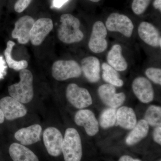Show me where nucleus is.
<instances>
[{
    "instance_id": "f257e3e1",
    "label": "nucleus",
    "mask_w": 161,
    "mask_h": 161,
    "mask_svg": "<svg viewBox=\"0 0 161 161\" xmlns=\"http://www.w3.org/2000/svg\"><path fill=\"white\" fill-rule=\"evenodd\" d=\"M58 29V39L66 44L78 43L83 40L84 34L80 29V23L78 18L70 14L61 15Z\"/></svg>"
},
{
    "instance_id": "f03ea898",
    "label": "nucleus",
    "mask_w": 161,
    "mask_h": 161,
    "mask_svg": "<svg viewBox=\"0 0 161 161\" xmlns=\"http://www.w3.org/2000/svg\"><path fill=\"white\" fill-rule=\"evenodd\" d=\"M19 82L9 86L8 92L10 96L22 103L30 102L34 97L33 76L29 70H21Z\"/></svg>"
},
{
    "instance_id": "7ed1b4c3",
    "label": "nucleus",
    "mask_w": 161,
    "mask_h": 161,
    "mask_svg": "<svg viewBox=\"0 0 161 161\" xmlns=\"http://www.w3.org/2000/svg\"><path fill=\"white\" fill-rule=\"evenodd\" d=\"M62 152L65 161H80L82 155L81 139L74 128L65 131L62 144Z\"/></svg>"
},
{
    "instance_id": "20e7f679",
    "label": "nucleus",
    "mask_w": 161,
    "mask_h": 161,
    "mask_svg": "<svg viewBox=\"0 0 161 161\" xmlns=\"http://www.w3.org/2000/svg\"><path fill=\"white\" fill-rule=\"evenodd\" d=\"M81 67L74 60H58L53 64L52 76L56 80L62 81L77 78L81 75Z\"/></svg>"
},
{
    "instance_id": "39448f33",
    "label": "nucleus",
    "mask_w": 161,
    "mask_h": 161,
    "mask_svg": "<svg viewBox=\"0 0 161 161\" xmlns=\"http://www.w3.org/2000/svg\"><path fill=\"white\" fill-rule=\"evenodd\" d=\"M105 26L109 31L118 32L128 38L132 36L134 29V25L130 18L117 13L110 15L107 19Z\"/></svg>"
},
{
    "instance_id": "423d86ee",
    "label": "nucleus",
    "mask_w": 161,
    "mask_h": 161,
    "mask_svg": "<svg viewBox=\"0 0 161 161\" xmlns=\"http://www.w3.org/2000/svg\"><path fill=\"white\" fill-rule=\"evenodd\" d=\"M66 96L70 103L77 108H84L92 103V96L88 91L75 83H71L68 86Z\"/></svg>"
},
{
    "instance_id": "0eeeda50",
    "label": "nucleus",
    "mask_w": 161,
    "mask_h": 161,
    "mask_svg": "<svg viewBox=\"0 0 161 161\" xmlns=\"http://www.w3.org/2000/svg\"><path fill=\"white\" fill-rule=\"evenodd\" d=\"M107 34L106 27L102 22L97 21L94 23L88 43L89 47L92 52L100 53L107 49Z\"/></svg>"
},
{
    "instance_id": "6e6552de",
    "label": "nucleus",
    "mask_w": 161,
    "mask_h": 161,
    "mask_svg": "<svg viewBox=\"0 0 161 161\" xmlns=\"http://www.w3.org/2000/svg\"><path fill=\"white\" fill-rule=\"evenodd\" d=\"M0 108L3 111L5 118L8 120L23 117L27 112L23 103L11 96H6L0 100Z\"/></svg>"
},
{
    "instance_id": "1a4fd4ad",
    "label": "nucleus",
    "mask_w": 161,
    "mask_h": 161,
    "mask_svg": "<svg viewBox=\"0 0 161 161\" xmlns=\"http://www.w3.org/2000/svg\"><path fill=\"white\" fill-rule=\"evenodd\" d=\"M44 146L50 155L58 157L62 152L63 137L61 132L55 127L47 128L43 133Z\"/></svg>"
},
{
    "instance_id": "9d476101",
    "label": "nucleus",
    "mask_w": 161,
    "mask_h": 161,
    "mask_svg": "<svg viewBox=\"0 0 161 161\" xmlns=\"http://www.w3.org/2000/svg\"><path fill=\"white\" fill-rule=\"evenodd\" d=\"M51 19L41 18L35 21L30 32V40L34 46H39L53 29Z\"/></svg>"
},
{
    "instance_id": "9b49d317",
    "label": "nucleus",
    "mask_w": 161,
    "mask_h": 161,
    "mask_svg": "<svg viewBox=\"0 0 161 161\" xmlns=\"http://www.w3.org/2000/svg\"><path fill=\"white\" fill-rule=\"evenodd\" d=\"M98 94L104 103L115 108L121 106L126 98L124 93H116L115 86L109 84L100 86L98 89Z\"/></svg>"
},
{
    "instance_id": "f8f14e48",
    "label": "nucleus",
    "mask_w": 161,
    "mask_h": 161,
    "mask_svg": "<svg viewBox=\"0 0 161 161\" xmlns=\"http://www.w3.org/2000/svg\"><path fill=\"white\" fill-rule=\"evenodd\" d=\"M35 22L34 19L28 15L19 19L15 23L14 28L12 32V37L17 39L20 44H25L30 41V32Z\"/></svg>"
},
{
    "instance_id": "ddd939ff",
    "label": "nucleus",
    "mask_w": 161,
    "mask_h": 161,
    "mask_svg": "<svg viewBox=\"0 0 161 161\" xmlns=\"http://www.w3.org/2000/svg\"><path fill=\"white\" fill-rule=\"evenodd\" d=\"M75 123L84 128L87 134L93 136L98 133L99 126L94 113L87 109L79 110L75 115Z\"/></svg>"
},
{
    "instance_id": "4468645a",
    "label": "nucleus",
    "mask_w": 161,
    "mask_h": 161,
    "mask_svg": "<svg viewBox=\"0 0 161 161\" xmlns=\"http://www.w3.org/2000/svg\"><path fill=\"white\" fill-rule=\"evenodd\" d=\"M132 88L137 98L143 103H149L154 97V92L151 82L147 78L138 77L132 84Z\"/></svg>"
},
{
    "instance_id": "2eb2a0df",
    "label": "nucleus",
    "mask_w": 161,
    "mask_h": 161,
    "mask_svg": "<svg viewBox=\"0 0 161 161\" xmlns=\"http://www.w3.org/2000/svg\"><path fill=\"white\" fill-rule=\"evenodd\" d=\"M138 34L141 40L153 47H161L159 31L154 25L147 22H142L138 28Z\"/></svg>"
},
{
    "instance_id": "dca6fc26",
    "label": "nucleus",
    "mask_w": 161,
    "mask_h": 161,
    "mask_svg": "<svg viewBox=\"0 0 161 161\" xmlns=\"http://www.w3.org/2000/svg\"><path fill=\"white\" fill-rule=\"evenodd\" d=\"M42 131L41 126L36 124L20 129L15 133L14 137L23 146H29L40 140Z\"/></svg>"
},
{
    "instance_id": "f3484780",
    "label": "nucleus",
    "mask_w": 161,
    "mask_h": 161,
    "mask_svg": "<svg viewBox=\"0 0 161 161\" xmlns=\"http://www.w3.org/2000/svg\"><path fill=\"white\" fill-rule=\"evenodd\" d=\"M81 69L87 80L91 83L97 82L100 79V61L96 57L83 58L81 61Z\"/></svg>"
},
{
    "instance_id": "a211bd4d",
    "label": "nucleus",
    "mask_w": 161,
    "mask_h": 161,
    "mask_svg": "<svg viewBox=\"0 0 161 161\" xmlns=\"http://www.w3.org/2000/svg\"><path fill=\"white\" fill-rule=\"evenodd\" d=\"M136 123V115L132 108L122 107L116 111L115 126H119L126 130H131L135 126Z\"/></svg>"
},
{
    "instance_id": "6ab92c4d",
    "label": "nucleus",
    "mask_w": 161,
    "mask_h": 161,
    "mask_svg": "<svg viewBox=\"0 0 161 161\" xmlns=\"http://www.w3.org/2000/svg\"><path fill=\"white\" fill-rule=\"evenodd\" d=\"M9 152L13 161H39L37 156L31 150L21 144H12Z\"/></svg>"
},
{
    "instance_id": "aec40b11",
    "label": "nucleus",
    "mask_w": 161,
    "mask_h": 161,
    "mask_svg": "<svg viewBox=\"0 0 161 161\" xmlns=\"http://www.w3.org/2000/svg\"><path fill=\"white\" fill-rule=\"evenodd\" d=\"M122 49L119 44H115L108 53V64L117 71H124L128 67L126 60L122 53Z\"/></svg>"
},
{
    "instance_id": "412c9836",
    "label": "nucleus",
    "mask_w": 161,
    "mask_h": 161,
    "mask_svg": "<svg viewBox=\"0 0 161 161\" xmlns=\"http://www.w3.org/2000/svg\"><path fill=\"white\" fill-rule=\"evenodd\" d=\"M149 125L145 119L139 121L126 139V143L129 146L135 145L147 136Z\"/></svg>"
},
{
    "instance_id": "4be33fe9",
    "label": "nucleus",
    "mask_w": 161,
    "mask_h": 161,
    "mask_svg": "<svg viewBox=\"0 0 161 161\" xmlns=\"http://www.w3.org/2000/svg\"><path fill=\"white\" fill-rule=\"evenodd\" d=\"M15 45L14 42L9 40L7 43L6 48L4 52L6 63L9 68L12 69L16 71L26 69L28 67V64L26 60H21L20 61L14 60L12 56L13 48Z\"/></svg>"
},
{
    "instance_id": "5701e85b",
    "label": "nucleus",
    "mask_w": 161,
    "mask_h": 161,
    "mask_svg": "<svg viewBox=\"0 0 161 161\" xmlns=\"http://www.w3.org/2000/svg\"><path fill=\"white\" fill-rule=\"evenodd\" d=\"M102 68V78L106 82L115 86L121 87L123 86L124 81L120 79L117 71L107 63L103 64Z\"/></svg>"
},
{
    "instance_id": "b1692460",
    "label": "nucleus",
    "mask_w": 161,
    "mask_h": 161,
    "mask_svg": "<svg viewBox=\"0 0 161 161\" xmlns=\"http://www.w3.org/2000/svg\"><path fill=\"white\" fill-rule=\"evenodd\" d=\"M116 108H110L103 111L99 118L100 126L106 129L115 125L116 122Z\"/></svg>"
},
{
    "instance_id": "393cba45",
    "label": "nucleus",
    "mask_w": 161,
    "mask_h": 161,
    "mask_svg": "<svg viewBox=\"0 0 161 161\" xmlns=\"http://www.w3.org/2000/svg\"><path fill=\"white\" fill-rule=\"evenodd\" d=\"M145 120L151 126H160L161 124V108L160 107L151 105L146 111Z\"/></svg>"
},
{
    "instance_id": "a878e982",
    "label": "nucleus",
    "mask_w": 161,
    "mask_h": 161,
    "mask_svg": "<svg viewBox=\"0 0 161 161\" xmlns=\"http://www.w3.org/2000/svg\"><path fill=\"white\" fill-rule=\"evenodd\" d=\"M151 0H133L132 9L136 15L142 14L150 5Z\"/></svg>"
},
{
    "instance_id": "bb28decb",
    "label": "nucleus",
    "mask_w": 161,
    "mask_h": 161,
    "mask_svg": "<svg viewBox=\"0 0 161 161\" xmlns=\"http://www.w3.org/2000/svg\"><path fill=\"white\" fill-rule=\"evenodd\" d=\"M146 76L154 83L161 85V69L156 68H149L145 72Z\"/></svg>"
},
{
    "instance_id": "cd10ccee",
    "label": "nucleus",
    "mask_w": 161,
    "mask_h": 161,
    "mask_svg": "<svg viewBox=\"0 0 161 161\" xmlns=\"http://www.w3.org/2000/svg\"><path fill=\"white\" fill-rule=\"evenodd\" d=\"M32 0H18L14 5V10L17 12H23L29 6Z\"/></svg>"
},
{
    "instance_id": "c85d7f7f",
    "label": "nucleus",
    "mask_w": 161,
    "mask_h": 161,
    "mask_svg": "<svg viewBox=\"0 0 161 161\" xmlns=\"http://www.w3.org/2000/svg\"><path fill=\"white\" fill-rule=\"evenodd\" d=\"M153 138L158 144L161 145V126H158L156 127L153 132Z\"/></svg>"
},
{
    "instance_id": "c756f323",
    "label": "nucleus",
    "mask_w": 161,
    "mask_h": 161,
    "mask_svg": "<svg viewBox=\"0 0 161 161\" xmlns=\"http://www.w3.org/2000/svg\"><path fill=\"white\" fill-rule=\"evenodd\" d=\"M6 63L3 57H0V79H3L6 74Z\"/></svg>"
},
{
    "instance_id": "7c9ffc66",
    "label": "nucleus",
    "mask_w": 161,
    "mask_h": 161,
    "mask_svg": "<svg viewBox=\"0 0 161 161\" xmlns=\"http://www.w3.org/2000/svg\"><path fill=\"white\" fill-rule=\"evenodd\" d=\"M68 1L69 0H54L53 2V7L60 8Z\"/></svg>"
},
{
    "instance_id": "2f4dec72",
    "label": "nucleus",
    "mask_w": 161,
    "mask_h": 161,
    "mask_svg": "<svg viewBox=\"0 0 161 161\" xmlns=\"http://www.w3.org/2000/svg\"><path fill=\"white\" fill-rule=\"evenodd\" d=\"M119 161H141L138 159H134L129 155H124L121 157Z\"/></svg>"
},
{
    "instance_id": "473e14b6",
    "label": "nucleus",
    "mask_w": 161,
    "mask_h": 161,
    "mask_svg": "<svg viewBox=\"0 0 161 161\" xmlns=\"http://www.w3.org/2000/svg\"><path fill=\"white\" fill-rule=\"evenodd\" d=\"M153 7L155 9L161 11V0H154L153 3Z\"/></svg>"
},
{
    "instance_id": "72a5a7b5",
    "label": "nucleus",
    "mask_w": 161,
    "mask_h": 161,
    "mask_svg": "<svg viewBox=\"0 0 161 161\" xmlns=\"http://www.w3.org/2000/svg\"><path fill=\"white\" fill-rule=\"evenodd\" d=\"M5 119V116H4V114H3V111L0 108V124L4 122Z\"/></svg>"
},
{
    "instance_id": "f704fd0d",
    "label": "nucleus",
    "mask_w": 161,
    "mask_h": 161,
    "mask_svg": "<svg viewBox=\"0 0 161 161\" xmlns=\"http://www.w3.org/2000/svg\"><path fill=\"white\" fill-rule=\"evenodd\" d=\"M90 1H91V2H94V3H98L100 0H90Z\"/></svg>"
},
{
    "instance_id": "c9c22d12",
    "label": "nucleus",
    "mask_w": 161,
    "mask_h": 161,
    "mask_svg": "<svg viewBox=\"0 0 161 161\" xmlns=\"http://www.w3.org/2000/svg\"><path fill=\"white\" fill-rule=\"evenodd\" d=\"M161 161V160H160V161Z\"/></svg>"
}]
</instances>
